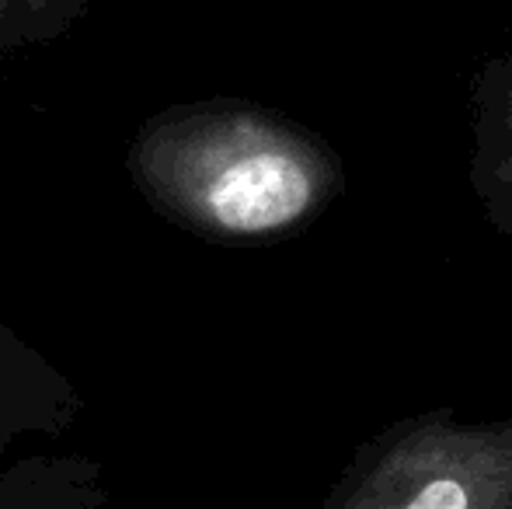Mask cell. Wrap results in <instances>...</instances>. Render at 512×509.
I'll return each instance as SVG.
<instances>
[{
    "label": "cell",
    "mask_w": 512,
    "mask_h": 509,
    "mask_svg": "<svg viewBox=\"0 0 512 509\" xmlns=\"http://www.w3.org/2000/svg\"><path fill=\"white\" fill-rule=\"evenodd\" d=\"M129 171L164 217L220 241L304 231L349 185L321 133L251 102L164 112L140 129Z\"/></svg>",
    "instance_id": "cell-1"
},
{
    "label": "cell",
    "mask_w": 512,
    "mask_h": 509,
    "mask_svg": "<svg viewBox=\"0 0 512 509\" xmlns=\"http://www.w3.org/2000/svg\"><path fill=\"white\" fill-rule=\"evenodd\" d=\"M467 185L488 227L512 238V49L481 63L471 91Z\"/></svg>",
    "instance_id": "cell-2"
},
{
    "label": "cell",
    "mask_w": 512,
    "mask_h": 509,
    "mask_svg": "<svg viewBox=\"0 0 512 509\" xmlns=\"http://www.w3.org/2000/svg\"><path fill=\"white\" fill-rule=\"evenodd\" d=\"M102 475L81 457H35L0 471V509H105Z\"/></svg>",
    "instance_id": "cell-3"
},
{
    "label": "cell",
    "mask_w": 512,
    "mask_h": 509,
    "mask_svg": "<svg viewBox=\"0 0 512 509\" xmlns=\"http://www.w3.org/2000/svg\"><path fill=\"white\" fill-rule=\"evenodd\" d=\"M405 509H471V489L457 475H432L408 499Z\"/></svg>",
    "instance_id": "cell-4"
},
{
    "label": "cell",
    "mask_w": 512,
    "mask_h": 509,
    "mask_svg": "<svg viewBox=\"0 0 512 509\" xmlns=\"http://www.w3.org/2000/svg\"><path fill=\"white\" fill-rule=\"evenodd\" d=\"M21 422L14 419L11 412H4V408H0V454H4V447H7V440H11V433L14 429H18Z\"/></svg>",
    "instance_id": "cell-5"
},
{
    "label": "cell",
    "mask_w": 512,
    "mask_h": 509,
    "mask_svg": "<svg viewBox=\"0 0 512 509\" xmlns=\"http://www.w3.org/2000/svg\"><path fill=\"white\" fill-rule=\"evenodd\" d=\"M28 7H46V4H53V0H25Z\"/></svg>",
    "instance_id": "cell-6"
},
{
    "label": "cell",
    "mask_w": 512,
    "mask_h": 509,
    "mask_svg": "<svg viewBox=\"0 0 512 509\" xmlns=\"http://www.w3.org/2000/svg\"><path fill=\"white\" fill-rule=\"evenodd\" d=\"M7 4H11V0H0V14H4V11H7Z\"/></svg>",
    "instance_id": "cell-7"
}]
</instances>
